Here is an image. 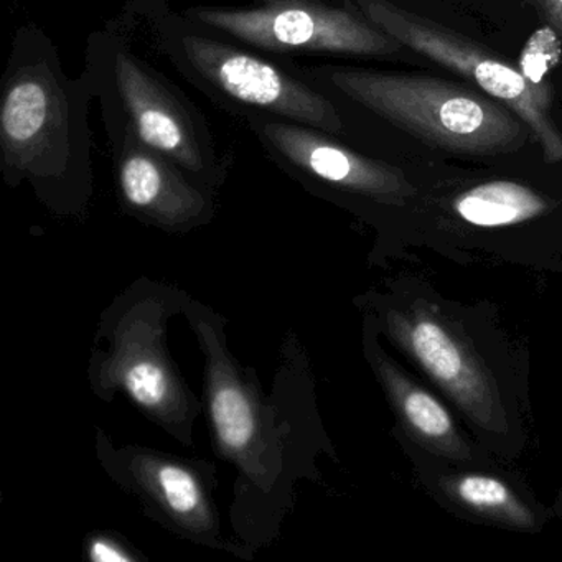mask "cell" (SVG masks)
Segmentation results:
<instances>
[{
    "label": "cell",
    "mask_w": 562,
    "mask_h": 562,
    "mask_svg": "<svg viewBox=\"0 0 562 562\" xmlns=\"http://www.w3.org/2000/svg\"><path fill=\"white\" fill-rule=\"evenodd\" d=\"M328 81L355 103L427 146L469 156L518 153L528 124L482 90L429 75L331 70Z\"/></svg>",
    "instance_id": "obj_1"
},
{
    "label": "cell",
    "mask_w": 562,
    "mask_h": 562,
    "mask_svg": "<svg viewBox=\"0 0 562 562\" xmlns=\"http://www.w3.org/2000/svg\"><path fill=\"white\" fill-rule=\"evenodd\" d=\"M361 14L401 47L453 71L528 124L548 164L562 162V131L518 68L480 42L397 8L390 0H353Z\"/></svg>",
    "instance_id": "obj_2"
},
{
    "label": "cell",
    "mask_w": 562,
    "mask_h": 562,
    "mask_svg": "<svg viewBox=\"0 0 562 562\" xmlns=\"http://www.w3.org/2000/svg\"><path fill=\"white\" fill-rule=\"evenodd\" d=\"M190 18L251 47L281 54L381 58L401 50L394 38L363 14L317 2L294 0L262 9H195Z\"/></svg>",
    "instance_id": "obj_3"
},
{
    "label": "cell",
    "mask_w": 562,
    "mask_h": 562,
    "mask_svg": "<svg viewBox=\"0 0 562 562\" xmlns=\"http://www.w3.org/2000/svg\"><path fill=\"white\" fill-rule=\"evenodd\" d=\"M180 47L189 67L232 100L327 134L344 131L327 98L274 65L202 35H183Z\"/></svg>",
    "instance_id": "obj_4"
},
{
    "label": "cell",
    "mask_w": 562,
    "mask_h": 562,
    "mask_svg": "<svg viewBox=\"0 0 562 562\" xmlns=\"http://www.w3.org/2000/svg\"><path fill=\"white\" fill-rule=\"evenodd\" d=\"M259 131L282 159L331 186L394 205L416 193L403 170L340 146L324 131L285 123H262Z\"/></svg>",
    "instance_id": "obj_5"
},
{
    "label": "cell",
    "mask_w": 562,
    "mask_h": 562,
    "mask_svg": "<svg viewBox=\"0 0 562 562\" xmlns=\"http://www.w3.org/2000/svg\"><path fill=\"white\" fill-rule=\"evenodd\" d=\"M67 97L50 71L27 68L5 88L0 111V137L5 159L32 170L54 154L67 137Z\"/></svg>",
    "instance_id": "obj_6"
},
{
    "label": "cell",
    "mask_w": 562,
    "mask_h": 562,
    "mask_svg": "<svg viewBox=\"0 0 562 562\" xmlns=\"http://www.w3.org/2000/svg\"><path fill=\"white\" fill-rule=\"evenodd\" d=\"M116 77L124 110L139 143L183 169L203 170L192 124L172 97L126 54L117 55Z\"/></svg>",
    "instance_id": "obj_7"
},
{
    "label": "cell",
    "mask_w": 562,
    "mask_h": 562,
    "mask_svg": "<svg viewBox=\"0 0 562 562\" xmlns=\"http://www.w3.org/2000/svg\"><path fill=\"white\" fill-rule=\"evenodd\" d=\"M160 154L127 137L120 162V186L134 209L177 216L189 212L196 195L172 172Z\"/></svg>",
    "instance_id": "obj_8"
},
{
    "label": "cell",
    "mask_w": 562,
    "mask_h": 562,
    "mask_svg": "<svg viewBox=\"0 0 562 562\" xmlns=\"http://www.w3.org/2000/svg\"><path fill=\"white\" fill-rule=\"evenodd\" d=\"M457 215L479 228H503L541 216L549 205L521 183L493 180L467 190L453 202Z\"/></svg>",
    "instance_id": "obj_9"
},
{
    "label": "cell",
    "mask_w": 562,
    "mask_h": 562,
    "mask_svg": "<svg viewBox=\"0 0 562 562\" xmlns=\"http://www.w3.org/2000/svg\"><path fill=\"white\" fill-rule=\"evenodd\" d=\"M411 353L443 387L469 400L476 390V371L465 351L443 325L432 318H416L404 331Z\"/></svg>",
    "instance_id": "obj_10"
},
{
    "label": "cell",
    "mask_w": 562,
    "mask_h": 562,
    "mask_svg": "<svg viewBox=\"0 0 562 562\" xmlns=\"http://www.w3.org/2000/svg\"><path fill=\"white\" fill-rule=\"evenodd\" d=\"M213 426L228 452H245L255 437V416L248 394L228 380H218L210 394Z\"/></svg>",
    "instance_id": "obj_11"
},
{
    "label": "cell",
    "mask_w": 562,
    "mask_h": 562,
    "mask_svg": "<svg viewBox=\"0 0 562 562\" xmlns=\"http://www.w3.org/2000/svg\"><path fill=\"white\" fill-rule=\"evenodd\" d=\"M562 60V41L548 24L539 27L526 42L519 57L521 71L542 106L552 110V87L549 77Z\"/></svg>",
    "instance_id": "obj_12"
},
{
    "label": "cell",
    "mask_w": 562,
    "mask_h": 562,
    "mask_svg": "<svg viewBox=\"0 0 562 562\" xmlns=\"http://www.w3.org/2000/svg\"><path fill=\"white\" fill-rule=\"evenodd\" d=\"M121 383L140 406L162 411L173 397L172 381L156 358L139 355L121 361Z\"/></svg>",
    "instance_id": "obj_13"
},
{
    "label": "cell",
    "mask_w": 562,
    "mask_h": 562,
    "mask_svg": "<svg viewBox=\"0 0 562 562\" xmlns=\"http://www.w3.org/2000/svg\"><path fill=\"white\" fill-rule=\"evenodd\" d=\"M396 400L403 411L404 419L424 439L434 442H452L456 427L446 407L427 391L420 387L397 384Z\"/></svg>",
    "instance_id": "obj_14"
},
{
    "label": "cell",
    "mask_w": 562,
    "mask_h": 562,
    "mask_svg": "<svg viewBox=\"0 0 562 562\" xmlns=\"http://www.w3.org/2000/svg\"><path fill=\"white\" fill-rule=\"evenodd\" d=\"M150 483L167 508L180 518L199 519L203 515L202 490L189 470L173 463H154Z\"/></svg>",
    "instance_id": "obj_15"
},
{
    "label": "cell",
    "mask_w": 562,
    "mask_h": 562,
    "mask_svg": "<svg viewBox=\"0 0 562 562\" xmlns=\"http://www.w3.org/2000/svg\"><path fill=\"white\" fill-rule=\"evenodd\" d=\"M456 495L460 502L480 512L505 518L521 519V509L512 490L502 482L488 475H463L456 482Z\"/></svg>",
    "instance_id": "obj_16"
},
{
    "label": "cell",
    "mask_w": 562,
    "mask_h": 562,
    "mask_svg": "<svg viewBox=\"0 0 562 562\" xmlns=\"http://www.w3.org/2000/svg\"><path fill=\"white\" fill-rule=\"evenodd\" d=\"M535 8L542 21L554 29L562 41V0H535Z\"/></svg>",
    "instance_id": "obj_17"
},
{
    "label": "cell",
    "mask_w": 562,
    "mask_h": 562,
    "mask_svg": "<svg viewBox=\"0 0 562 562\" xmlns=\"http://www.w3.org/2000/svg\"><path fill=\"white\" fill-rule=\"evenodd\" d=\"M91 559L98 562H127L130 555L124 554L120 548L108 541H94L90 551Z\"/></svg>",
    "instance_id": "obj_18"
}]
</instances>
